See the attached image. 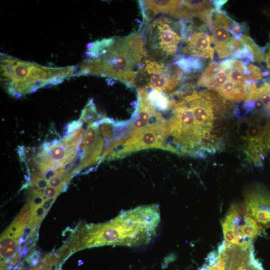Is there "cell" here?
I'll use <instances>...</instances> for the list:
<instances>
[{
    "mask_svg": "<svg viewBox=\"0 0 270 270\" xmlns=\"http://www.w3.org/2000/svg\"><path fill=\"white\" fill-rule=\"evenodd\" d=\"M182 0H140L143 16L148 20L150 15L154 16L158 13L170 14L178 18Z\"/></svg>",
    "mask_w": 270,
    "mask_h": 270,
    "instance_id": "10",
    "label": "cell"
},
{
    "mask_svg": "<svg viewBox=\"0 0 270 270\" xmlns=\"http://www.w3.org/2000/svg\"><path fill=\"white\" fill-rule=\"evenodd\" d=\"M184 22L166 17L156 18L149 25L144 42L146 57L162 62L172 56L183 42Z\"/></svg>",
    "mask_w": 270,
    "mask_h": 270,
    "instance_id": "4",
    "label": "cell"
},
{
    "mask_svg": "<svg viewBox=\"0 0 270 270\" xmlns=\"http://www.w3.org/2000/svg\"><path fill=\"white\" fill-rule=\"evenodd\" d=\"M17 238L6 231L0 240V254L4 258L12 256L16 252Z\"/></svg>",
    "mask_w": 270,
    "mask_h": 270,
    "instance_id": "14",
    "label": "cell"
},
{
    "mask_svg": "<svg viewBox=\"0 0 270 270\" xmlns=\"http://www.w3.org/2000/svg\"><path fill=\"white\" fill-rule=\"evenodd\" d=\"M220 70L221 67L220 62H212L200 77L198 86H200L202 83L212 80Z\"/></svg>",
    "mask_w": 270,
    "mask_h": 270,
    "instance_id": "15",
    "label": "cell"
},
{
    "mask_svg": "<svg viewBox=\"0 0 270 270\" xmlns=\"http://www.w3.org/2000/svg\"><path fill=\"white\" fill-rule=\"evenodd\" d=\"M215 84L216 90L218 88L224 85L229 80L228 74L223 70H222L212 79Z\"/></svg>",
    "mask_w": 270,
    "mask_h": 270,
    "instance_id": "18",
    "label": "cell"
},
{
    "mask_svg": "<svg viewBox=\"0 0 270 270\" xmlns=\"http://www.w3.org/2000/svg\"><path fill=\"white\" fill-rule=\"evenodd\" d=\"M251 84H237L230 80L216 91L228 100L239 102L246 99Z\"/></svg>",
    "mask_w": 270,
    "mask_h": 270,
    "instance_id": "11",
    "label": "cell"
},
{
    "mask_svg": "<svg viewBox=\"0 0 270 270\" xmlns=\"http://www.w3.org/2000/svg\"><path fill=\"white\" fill-rule=\"evenodd\" d=\"M60 191V190H56L52 187H48L44 190V195L47 198L54 200Z\"/></svg>",
    "mask_w": 270,
    "mask_h": 270,
    "instance_id": "20",
    "label": "cell"
},
{
    "mask_svg": "<svg viewBox=\"0 0 270 270\" xmlns=\"http://www.w3.org/2000/svg\"><path fill=\"white\" fill-rule=\"evenodd\" d=\"M140 74H144L146 86L164 92L174 90L183 78L182 71L175 64L145 58Z\"/></svg>",
    "mask_w": 270,
    "mask_h": 270,
    "instance_id": "6",
    "label": "cell"
},
{
    "mask_svg": "<svg viewBox=\"0 0 270 270\" xmlns=\"http://www.w3.org/2000/svg\"><path fill=\"white\" fill-rule=\"evenodd\" d=\"M212 42L208 30L192 29L182 42V52L190 56L212 60L214 50Z\"/></svg>",
    "mask_w": 270,
    "mask_h": 270,
    "instance_id": "9",
    "label": "cell"
},
{
    "mask_svg": "<svg viewBox=\"0 0 270 270\" xmlns=\"http://www.w3.org/2000/svg\"><path fill=\"white\" fill-rule=\"evenodd\" d=\"M86 54L76 76L106 77L133 86L146 58L144 38L139 32L104 38L88 44Z\"/></svg>",
    "mask_w": 270,
    "mask_h": 270,
    "instance_id": "1",
    "label": "cell"
},
{
    "mask_svg": "<svg viewBox=\"0 0 270 270\" xmlns=\"http://www.w3.org/2000/svg\"><path fill=\"white\" fill-rule=\"evenodd\" d=\"M212 2L214 9L216 10H221L222 6L227 2V0H213Z\"/></svg>",
    "mask_w": 270,
    "mask_h": 270,
    "instance_id": "22",
    "label": "cell"
},
{
    "mask_svg": "<svg viewBox=\"0 0 270 270\" xmlns=\"http://www.w3.org/2000/svg\"><path fill=\"white\" fill-rule=\"evenodd\" d=\"M266 49L268 52L264 55V60L268 68L270 70V44L266 46Z\"/></svg>",
    "mask_w": 270,
    "mask_h": 270,
    "instance_id": "23",
    "label": "cell"
},
{
    "mask_svg": "<svg viewBox=\"0 0 270 270\" xmlns=\"http://www.w3.org/2000/svg\"><path fill=\"white\" fill-rule=\"evenodd\" d=\"M66 182L62 180V178L60 176H56L52 178L49 181V184L50 186L53 188H59L60 190H62V188L66 184Z\"/></svg>",
    "mask_w": 270,
    "mask_h": 270,
    "instance_id": "19",
    "label": "cell"
},
{
    "mask_svg": "<svg viewBox=\"0 0 270 270\" xmlns=\"http://www.w3.org/2000/svg\"><path fill=\"white\" fill-rule=\"evenodd\" d=\"M246 26L244 23L240 24L234 20L232 24L230 25V32L232 34V36L236 40H239L240 39L242 36L243 35V32Z\"/></svg>",
    "mask_w": 270,
    "mask_h": 270,
    "instance_id": "17",
    "label": "cell"
},
{
    "mask_svg": "<svg viewBox=\"0 0 270 270\" xmlns=\"http://www.w3.org/2000/svg\"><path fill=\"white\" fill-rule=\"evenodd\" d=\"M151 88L152 90L149 92L147 90L148 98L156 109L162 111H165L170 109V97L164 92L154 88Z\"/></svg>",
    "mask_w": 270,
    "mask_h": 270,
    "instance_id": "12",
    "label": "cell"
},
{
    "mask_svg": "<svg viewBox=\"0 0 270 270\" xmlns=\"http://www.w3.org/2000/svg\"><path fill=\"white\" fill-rule=\"evenodd\" d=\"M36 186L39 188H46L48 185V182L45 180L40 179L34 182Z\"/></svg>",
    "mask_w": 270,
    "mask_h": 270,
    "instance_id": "24",
    "label": "cell"
},
{
    "mask_svg": "<svg viewBox=\"0 0 270 270\" xmlns=\"http://www.w3.org/2000/svg\"><path fill=\"white\" fill-rule=\"evenodd\" d=\"M224 242L242 245L252 240L264 230L248 212L244 204H234L222 222Z\"/></svg>",
    "mask_w": 270,
    "mask_h": 270,
    "instance_id": "5",
    "label": "cell"
},
{
    "mask_svg": "<svg viewBox=\"0 0 270 270\" xmlns=\"http://www.w3.org/2000/svg\"><path fill=\"white\" fill-rule=\"evenodd\" d=\"M78 66L52 68L0 54V80L12 96L20 98L46 86L56 85L76 76Z\"/></svg>",
    "mask_w": 270,
    "mask_h": 270,
    "instance_id": "3",
    "label": "cell"
},
{
    "mask_svg": "<svg viewBox=\"0 0 270 270\" xmlns=\"http://www.w3.org/2000/svg\"><path fill=\"white\" fill-rule=\"evenodd\" d=\"M89 226L86 234L80 238L82 248L139 244L149 241L156 230L154 218L146 207L124 212L105 224Z\"/></svg>",
    "mask_w": 270,
    "mask_h": 270,
    "instance_id": "2",
    "label": "cell"
},
{
    "mask_svg": "<svg viewBox=\"0 0 270 270\" xmlns=\"http://www.w3.org/2000/svg\"><path fill=\"white\" fill-rule=\"evenodd\" d=\"M244 205L249 214L263 230L270 227V192L254 189L247 192Z\"/></svg>",
    "mask_w": 270,
    "mask_h": 270,
    "instance_id": "8",
    "label": "cell"
},
{
    "mask_svg": "<svg viewBox=\"0 0 270 270\" xmlns=\"http://www.w3.org/2000/svg\"><path fill=\"white\" fill-rule=\"evenodd\" d=\"M212 22L211 36L214 48L220 58L232 56L230 49V28L234 20L226 12L212 9L210 11Z\"/></svg>",
    "mask_w": 270,
    "mask_h": 270,
    "instance_id": "7",
    "label": "cell"
},
{
    "mask_svg": "<svg viewBox=\"0 0 270 270\" xmlns=\"http://www.w3.org/2000/svg\"><path fill=\"white\" fill-rule=\"evenodd\" d=\"M173 64L176 65L181 70L186 72H190L192 70H200L203 67L202 60L200 58L194 56L180 57Z\"/></svg>",
    "mask_w": 270,
    "mask_h": 270,
    "instance_id": "13",
    "label": "cell"
},
{
    "mask_svg": "<svg viewBox=\"0 0 270 270\" xmlns=\"http://www.w3.org/2000/svg\"><path fill=\"white\" fill-rule=\"evenodd\" d=\"M254 111L256 112H264L266 108L262 100L258 98L256 100L254 101Z\"/></svg>",
    "mask_w": 270,
    "mask_h": 270,
    "instance_id": "21",
    "label": "cell"
},
{
    "mask_svg": "<svg viewBox=\"0 0 270 270\" xmlns=\"http://www.w3.org/2000/svg\"><path fill=\"white\" fill-rule=\"evenodd\" d=\"M248 70L253 80L256 83L263 79L264 70L261 68L252 64H247Z\"/></svg>",
    "mask_w": 270,
    "mask_h": 270,
    "instance_id": "16",
    "label": "cell"
},
{
    "mask_svg": "<svg viewBox=\"0 0 270 270\" xmlns=\"http://www.w3.org/2000/svg\"><path fill=\"white\" fill-rule=\"evenodd\" d=\"M45 200L44 202L42 204V208L44 209V210L47 212L50 208V206H51L52 202H54V200Z\"/></svg>",
    "mask_w": 270,
    "mask_h": 270,
    "instance_id": "25",
    "label": "cell"
}]
</instances>
